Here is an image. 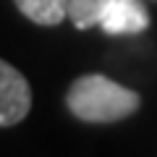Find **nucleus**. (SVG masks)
I'll return each instance as SVG.
<instances>
[{
  "mask_svg": "<svg viewBox=\"0 0 157 157\" xmlns=\"http://www.w3.org/2000/svg\"><path fill=\"white\" fill-rule=\"evenodd\" d=\"M68 110L86 123H113L134 115L141 97L134 89L118 84L102 73H86L76 78L66 94Z\"/></svg>",
  "mask_w": 157,
  "mask_h": 157,
  "instance_id": "obj_1",
  "label": "nucleus"
},
{
  "mask_svg": "<svg viewBox=\"0 0 157 157\" xmlns=\"http://www.w3.org/2000/svg\"><path fill=\"white\" fill-rule=\"evenodd\" d=\"M32 107V89L18 68L0 60V126H16Z\"/></svg>",
  "mask_w": 157,
  "mask_h": 157,
  "instance_id": "obj_2",
  "label": "nucleus"
},
{
  "mask_svg": "<svg viewBox=\"0 0 157 157\" xmlns=\"http://www.w3.org/2000/svg\"><path fill=\"white\" fill-rule=\"evenodd\" d=\"M100 26L107 34H139L149 26V13L141 0H110L100 16Z\"/></svg>",
  "mask_w": 157,
  "mask_h": 157,
  "instance_id": "obj_3",
  "label": "nucleus"
},
{
  "mask_svg": "<svg viewBox=\"0 0 157 157\" xmlns=\"http://www.w3.org/2000/svg\"><path fill=\"white\" fill-rule=\"evenodd\" d=\"M18 11L34 24L55 26L68 18V0H16Z\"/></svg>",
  "mask_w": 157,
  "mask_h": 157,
  "instance_id": "obj_4",
  "label": "nucleus"
},
{
  "mask_svg": "<svg viewBox=\"0 0 157 157\" xmlns=\"http://www.w3.org/2000/svg\"><path fill=\"white\" fill-rule=\"evenodd\" d=\"M110 0H68V18L76 29H92L100 24L102 11Z\"/></svg>",
  "mask_w": 157,
  "mask_h": 157,
  "instance_id": "obj_5",
  "label": "nucleus"
}]
</instances>
